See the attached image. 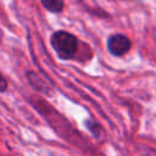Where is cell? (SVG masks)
Returning <instances> with one entry per match:
<instances>
[{
  "mask_svg": "<svg viewBox=\"0 0 156 156\" xmlns=\"http://www.w3.org/2000/svg\"><path fill=\"white\" fill-rule=\"evenodd\" d=\"M51 46L60 58L69 60L78 50V39L68 32L57 30L51 35Z\"/></svg>",
  "mask_w": 156,
  "mask_h": 156,
  "instance_id": "cell-1",
  "label": "cell"
},
{
  "mask_svg": "<svg viewBox=\"0 0 156 156\" xmlns=\"http://www.w3.org/2000/svg\"><path fill=\"white\" fill-rule=\"evenodd\" d=\"M41 5L50 12H55L58 13L63 10V0H40Z\"/></svg>",
  "mask_w": 156,
  "mask_h": 156,
  "instance_id": "cell-3",
  "label": "cell"
},
{
  "mask_svg": "<svg viewBox=\"0 0 156 156\" xmlns=\"http://www.w3.org/2000/svg\"><path fill=\"white\" fill-rule=\"evenodd\" d=\"M7 89V82L4 78V76L0 73V91H5Z\"/></svg>",
  "mask_w": 156,
  "mask_h": 156,
  "instance_id": "cell-4",
  "label": "cell"
},
{
  "mask_svg": "<svg viewBox=\"0 0 156 156\" xmlns=\"http://www.w3.org/2000/svg\"><path fill=\"white\" fill-rule=\"evenodd\" d=\"M132 43L123 34H113L107 39V49L113 56H123L130 50Z\"/></svg>",
  "mask_w": 156,
  "mask_h": 156,
  "instance_id": "cell-2",
  "label": "cell"
}]
</instances>
